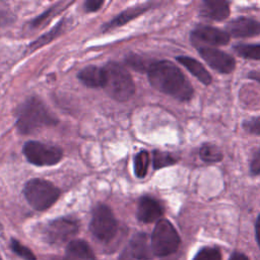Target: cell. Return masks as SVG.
<instances>
[{
    "label": "cell",
    "mask_w": 260,
    "mask_h": 260,
    "mask_svg": "<svg viewBox=\"0 0 260 260\" xmlns=\"http://www.w3.org/2000/svg\"><path fill=\"white\" fill-rule=\"evenodd\" d=\"M152 254L147 235L138 233L129 240L119 260H152Z\"/></svg>",
    "instance_id": "cell-9"
},
{
    "label": "cell",
    "mask_w": 260,
    "mask_h": 260,
    "mask_svg": "<svg viewBox=\"0 0 260 260\" xmlns=\"http://www.w3.org/2000/svg\"><path fill=\"white\" fill-rule=\"evenodd\" d=\"M16 128L21 134H29L44 127L54 126L58 119L49 111L46 105L38 98H28L22 103L16 113Z\"/></svg>",
    "instance_id": "cell-2"
},
{
    "label": "cell",
    "mask_w": 260,
    "mask_h": 260,
    "mask_svg": "<svg viewBox=\"0 0 260 260\" xmlns=\"http://www.w3.org/2000/svg\"><path fill=\"white\" fill-rule=\"evenodd\" d=\"M248 77H249V78H252V79H255V80H257V81L260 82V72L251 71V72H249Z\"/></svg>",
    "instance_id": "cell-34"
},
{
    "label": "cell",
    "mask_w": 260,
    "mask_h": 260,
    "mask_svg": "<svg viewBox=\"0 0 260 260\" xmlns=\"http://www.w3.org/2000/svg\"><path fill=\"white\" fill-rule=\"evenodd\" d=\"M0 260H2V258H1V257H0Z\"/></svg>",
    "instance_id": "cell-36"
},
{
    "label": "cell",
    "mask_w": 260,
    "mask_h": 260,
    "mask_svg": "<svg viewBox=\"0 0 260 260\" xmlns=\"http://www.w3.org/2000/svg\"><path fill=\"white\" fill-rule=\"evenodd\" d=\"M23 194L29 205L39 211L51 207L59 198L60 190L51 182L35 178L26 182Z\"/></svg>",
    "instance_id": "cell-4"
},
{
    "label": "cell",
    "mask_w": 260,
    "mask_h": 260,
    "mask_svg": "<svg viewBox=\"0 0 260 260\" xmlns=\"http://www.w3.org/2000/svg\"><path fill=\"white\" fill-rule=\"evenodd\" d=\"M250 171L253 175H259L260 174V149L257 150L250 164Z\"/></svg>",
    "instance_id": "cell-28"
},
{
    "label": "cell",
    "mask_w": 260,
    "mask_h": 260,
    "mask_svg": "<svg viewBox=\"0 0 260 260\" xmlns=\"http://www.w3.org/2000/svg\"><path fill=\"white\" fill-rule=\"evenodd\" d=\"M55 9L56 7H51V9L47 10L45 13L41 14L40 16L31 20L29 23V26H31L32 28H39L40 26H42L46 20H48L50 17H52L55 14Z\"/></svg>",
    "instance_id": "cell-26"
},
{
    "label": "cell",
    "mask_w": 260,
    "mask_h": 260,
    "mask_svg": "<svg viewBox=\"0 0 260 260\" xmlns=\"http://www.w3.org/2000/svg\"><path fill=\"white\" fill-rule=\"evenodd\" d=\"M77 77L84 85L91 88H104L106 83V72L104 67L102 68L94 65H89L80 70Z\"/></svg>",
    "instance_id": "cell-14"
},
{
    "label": "cell",
    "mask_w": 260,
    "mask_h": 260,
    "mask_svg": "<svg viewBox=\"0 0 260 260\" xmlns=\"http://www.w3.org/2000/svg\"><path fill=\"white\" fill-rule=\"evenodd\" d=\"M11 14L5 11L4 9L0 8V26L4 25L5 23H8L11 21Z\"/></svg>",
    "instance_id": "cell-31"
},
{
    "label": "cell",
    "mask_w": 260,
    "mask_h": 260,
    "mask_svg": "<svg viewBox=\"0 0 260 260\" xmlns=\"http://www.w3.org/2000/svg\"><path fill=\"white\" fill-rule=\"evenodd\" d=\"M230 260H249L248 257L245 255V254H242V253H234Z\"/></svg>",
    "instance_id": "cell-33"
},
{
    "label": "cell",
    "mask_w": 260,
    "mask_h": 260,
    "mask_svg": "<svg viewBox=\"0 0 260 260\" xmlns=\"http://www.w3.org/2000/svg\"><path fill=\"white\" fill-rule=\"evenodd\" d=\"M162 206L154 198L149 196H142L139 199L136 216L140 221L145 223L153 222L157 220L162 215Z\"/></svg>",
    "instance_id": "cell-12"
},
{
    "label": "cell",
    "mask_w": 260,
    "mask_h": 260,
    "mask_svg": "<svg viewBox=\"0 0 260 260\" xmlns=\"http://www.w3.org/2000/svg\"><path fill=\"white\" fill-rule=\"evenodd\" d=\"M228 34L237 38H249L260 35V22L248 17H239L226 25Z\"/></svg>",
    "instance_id": "cell-13"
},
{
    "label": "cell",
    "mask_w": 260,
    "mask_h": 260,
    "mask_svg": "<svg viewBox=\"0 0 260 260\" xmlns=\"http://www.w3.org/2000/svg\"><path fill=\"white\" fill-rule=\"evenodd\" d=\"M153 168L155 170L165 168L171 165H175L177 162V158L173 156V154L160 150H154L153 153Z\"/></svg>",
    "instance_id": "cell-23"
},
{
    "label": "cell",
    "mask_w": 260,
    "mask_h": 260,
    "mask_svg": "<svg viewBox=\"0 0 260 260\" xmlns=\"http://www.w3.org/2000/svg\"><path fill=\"white\" fill-rule=\"evenodd\" d=\"M147 9H148V6H135V7H130L128 9L124 10L123 12L118 14L115 18H113L110 22H108L103 27V31H107V30L122 26V25L126 24L127 22H129L130 20L136 18L143 12H145Z\"/></svg>",
    "instance_id": "cell-18"
},
{
    "label": "cell",
    "mask_w": 260,
    "mask_h": 260,
    "mask_svg": "<svg viewBox=\"0 0 260 260\" xmlns=\"http://www.w3.org/2000/svg\"><path fill=\"white\" fill-rule=\"evenodd\" d=\"M104 69L106 72L104 88L107 93L118 102L128 101L134 94L135 85L127 69L117 62H109Z\"/></svg>",
    "instance_id": "cell-3"
},
{
    "label": "cell",
    "mask_w": 260,
    "mask_h": 260,
    "mask_svg": "<svg viewBox=\"0 0 260 260\" xmlns=\"http://www.w3.org/2000/svg\"><path fill=\"white\" fill-rule=\"evenodd\" d=\"M1 229H2V225H1V223H0V230H1Z\"/></svg>",
    "instance_id": "cell-35"
},
{
    "label": "cell",
    "mask_w": 260,
    "mask_h": 260,
    "mask_svg": "<svg viewBox=\"0 0 260 260\" xmlns=\"http://www.w3.org/2000/svg\"><path fill=\"white\" fill-rule=\"evenodd\" d=\"M199 155L202 160L206 162H216L222 159V152L220 149L211 143H205L199 150Z\"/></svg>",
    "instance_id": "cell-20"
},
{
    "label": "cell",
    "mask_w": 260,
    "mask_h": 260,
    "mask_svg": "<svg viewBox=\"0 0 260 260\" xmlns=\"http://www.w3.org/2000/svg\"><path fill=\"white\" fill-rule=\"evenodd\" d=\"M235 52L246 59L260 60V45H237L234 47Z\"/></svg>",
    "instance_id": "cell-22"
},
{
    "label": "cell",
    "mask_w": 260,
    "mask_h": 260,
    "mask_svg": "<svg viewBox=\"0 0 260 260\" xmlns=\"http://www.w3.org/2000/svg\"><path fill=\"white\" fill-rule=\"evenodd\" d=\"M180 245V237L168 219H159L151 235V250L155 256L165 257L175 253Z\"/></svg>",
    "instance_id": "cell-5"
},
{
    "label": "cell",
    "mask_w": 260,
    "mask_h": 260,
    "mask_svg": "<svg viewBox=\"0 0 260 260\" xmlns=\"http://www.w3.org/2000/svg\"><path fill=\"white\" fill-rule=\"evenodd\" d=\"M130 66L136 70H144V62L143 60H141L140 57L138 56H132L129 58L128 60Z\"/></svg>",
    "instance_id": "cell-30"
},
{
    "label": "cell",
    "mask_w": 260,
    "mask_h": 260,
    "mask_svg": "<svg viewBox=\"0 0 260 260\" xmlns=\"http://www.w3.org/2000/svg\"><path fill=\"white\" fill-rule=\"evenodd\" d=\"M255 231H256V240L258 243V246L260 247V214L256 220V225H255Z\"/></svg>",
    "instance_id": "cell-32"
},
{
    "label": "cell",
    "mask_w": 260,
    "mask_h": 260,
    "mask_svg": "<svg viewBox=\"0 0 260 260\" xmlns=\"http://www.w3.org/2000/svg\"><path fill=\"white\" fill-rule=\"evenodd\" d=\"M89 230L92 236L102 243H109L116 236L118 222L107 205L99 204L94 207Z\"/></svg>",
    "instance_id": "cell-6"
},
{
    "label": "cell",
    "mask_w": 260,
    "mask_h": 260,
    "mask_svg": "<svg viewBox=\"0 0 260 260\" xmlns=\"http://www.w3.org/2000/svg\"><path fill=\"white\" fill-rule=\"evenodd\" d=\"M244 129L254 135H260V119L259 118H252L250 120H246L243 123Z\"/></svg>",
    "instance_id": "cell-27"
},
{
    "label": "cell",
    "mask_w": 260,
    "mask_h": 260,
    "mask_svg": "<svg viewBox=\"0 0 260 260\" xmlns=\"http://www.w3.org/2000/svg\"><path fill=\"white\" fill-rule=\"evenodd\" d=\"M198 52L211 68L220 73H231L236 67L235 59L220 50L211 47H200Z\"/></svg>",
    "instance_id": "cell-10"
},
{
    "label": "cell",
    "mask_w": 260,
    "mask_h": 260,
    "mask_svg": "<svg viewBox=\"0 0 260 260\" xmlns=\"http://www.w3.org/2000/svg\"><path fill=\"white\" fill-rule=\"evenodd\" d=\"M64 260H95L90 246L83 240H72L66 248Z\"/></svg>",
    "instance_id": "cell-15"
},
{
    "label": "cell",
    "mask_w": 260,
    "mask_h": 260,
    "mask_svg": "<svg viewBox=\"0 0 260 260\" xmlns=\"http://www.w3.org/2000/svg\"><path fill=\"white\" fill-rule=\"evenodd\" d=\"M230 38L228 31L212 26H198L191 34V41L194 45L224 46L229 44Z\"/></svg>",
    "instance_id": "cell-11"
},
{
    "label": "cell",
    "mask_w": 260,
    "mask_h": 260,
    "mask_svg": "<svg viewBox=\"0 0 260 260\" xmlns=\"http://www.w3.org/2000/svg\"><path fill=\"white\" fill-rule=\"evenodd\" d=\"M203 13L213 20H223L230 15V5L224 0H204Z\"/></svg>",
    "instance_id": "cell-17"
},
{
    "label": "cell",
    "mask_w": 260,
    "mask_h": 260,
    "mask_svg": "<svg viewBox=\"0 0 260 260\" xmlns=\"http://www.w3.org/2000/svg\"><path fill=\"white\" fill-rule=\"evenodd\" d=\"M63 26L64 23L63 21H60L56 26H54L50 31L46 32L45 35L41 36L40 38H38L35 42H32L28 47H27V52H34L38 49H40L41 47L49 44L50 42H52L54 39H56L57 37H59L63 30Z\"/></svg>",
    "instance_id": "cell-19"
},
{
    "label": "cell",
    "mask_w": 260,
    "mask_h": 260,
    "mask_svg": "<svg viewBox=\"0 0 260 260\" xmlns=\"http://www.w3.org/2000/svg\"><path fill=\"white\" fill-rule=\"evenodd\" d=\"M103 4H104V2L101 0H87L84 3V7L87 12H94V11L99 10Z\"/></svg>",
    "instance_id": "cell-29"
},
{
    "label": "cell",
    "mask_w": 260,
    "mask_h": 260,
    "mask_svg": "<svg viewBox=\"0 0 260 260\" xmlns=\"http://www.w3.org/2000/svg\"><path fill=\"white\" fill-rule=\"evenodd\" d=\"M22 151L30 164L39 167L56 165L63 156L62 149L59 147L39 141L25 142Z\"/></svg>",
    "instance_id": "cell-7"
},
{
    "label": "cell",
    "mask_w": 260,
    "mask_h": 260,
    "mask_svg": "<svg viewBox=\"0 0 260 260\" xmlns=\"http://www.w3.org/2000/svg\"><path fill=\"white\" fill-rule=\"evenodd\" d=\"M78 232V222L69 217H60L45 226V240L51 245H61L71 240Z\"/></svg>",
    "instance_id": "cell-8"
},
{
    "label": "cell",
    "mask_w": 260,
    "mask_h": 260,
    "mask_svg": "<svg viewBox=\"0 0 260 260\" xmlns=\"http://www.w3.org/2000/svg\"><path fill=\"white\" fill-rule=\"evenodd\" d=\"M193 260H221V253L217 248L204 247L198 251Z\"/></svg>",
    "instance_id": "cell-25"
},
{
    "label": "cell",
    "mask_w": 260,
    "mask_h": 260,
    "mask_svg": "<svg viewBox=\"0 0 260 260\" xmlns=\"http://www.w3.org/2000/svg\"><path fill=\"white\" fill-rule=\"evenodd\" d=\"M148 79L157 90L179 101H189L193 95V87L183 72L172 62L162 60L149 65Z\"/></svg>",
    "instance_id": "cell-1"
},
{
    "label": "cell",
    "mask_w": 260,
    "mask_h": 260,
    "mask_svg": "<svg viewBox=\"0 0 260 260\" xmlns=\"http://www.w3.org/2000/svg\"><path fill=\"white\" fill-rule=\"evenodd\" d=\"M179 63H181L187 70H189L197 79L203 84H210L212 81L211 75L208 71L203 67V65L197 60L188 57V56H179L176 58Z\"/></svg>",
    "instance_id": "cell-16"
},
{
    "label": "cell",
    "mask_w": 260,
    "mask_h": 260,
    "mask_svg": "<svg viewBox=\"0 0 260 260\" xmlns=\"http://www.w3.org/2000/svg\"><path fill=\"white\" fill-rule=\"evenodd\" d=\"M10 247H11V250L17 256L22 258L23 260H37L35 254L31 252V250L29 248H27L26 246L22 245L21 243H19L18 241H16L15 239H11Z\"/></svg>",
    "instance_id": "cell-24"
},
{
    "label": "cell",
    "mask_w": 260,
    "mask_h": 260,
    "mask_svg": "<svg viewBox=\"0 0 260 260\" xmlns=\"http://www.w3.org/2000/svg\"><path fill=\"white\" fill-rule=\"evenodd\" d=\"M149 166V153L145 150L139 151L134 157V173L137 178H144Z\"/></svg>",
    "instance_id": "cell-21"
}]
</instances>
